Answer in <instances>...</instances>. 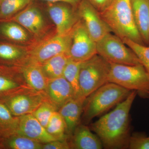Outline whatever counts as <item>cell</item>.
<instances>
[{
  "label": "cell",
  "instance_id": "obj_28",
  "mask_svg": "<svg viewBox=\"0 0 149 149\" xmlns=\"http://www.w3.org/2000/svg\"><path fill=\"white\" fill-rule=\"evenodd\" d=\"M122 40L136 54L149 74V46L141 45L127 38Z\"/></svg>",
  "mask_w": 149,
  "mask_h": 149
},
{
  "label": "cell",
  "instance_id": "obj_31",
  "mask_svg": "<svg viewBox=\"0 0 149 149\" xmlns=\"http://www.w3.org/2000/svg\"><path fill=\"white\" fill-rule=\"evenodd\" d=\"M43 149H69L68 139H58L43 144Z\"/></svg>",
  "mask_w": 149,
  "mask_h": 149
},
{
  "label": "cell",
  "instance_id": "obj_22",
  "mask_svg": "<svg viewBox=\"0 0 149 149\" xmlns=\"http://www.w3.org/2000/svg\"><path fill=\"white\" fill-rule=\"evenodd\" d=\"M6 149H42L43 144L22 135L16 133L2 141Z\"/></svg>",
  "mask_w": 149,
  "mask_h": 149
},
{
  "label": "cell",
  "instance_id": "obj_26",
  "mask_svg": "<svg viewBox=\"0 0 149 149\" xmlns=\"http://www.w3.org/2000/svg\"><path fill=\"white\" fill-rule=\"evenodd\" d=\"M27 85L19 83L8 76L0 74V101L24 87Z\"/></svg>",
  "mask_w": 149,
  "mask_h": 149
},
{
  "label": "cell",
  "instance_id": "obj_15",
  "mask_svg": "<svg viewBox=\"0 0 149 149\" xmlns=\"http://www.w3.org/2000/svg\"><path fill=\"white\" fill-rule=\"evenodd\" d=\"M68 141L70 149H101V141L97 135L93 134L85 124L80 123L74 130Z\"/></svg>",
  "mask_w": 149,
  "mask_h": 149
},
{
  "label": "cell",
  "instance_id": "obj_3",
  "mask_svg": "<svg viewBox=\"0 0 149 149\" xmlns=\"http://www.w3.org/2000/svg\"><path fill=\"white\" fill-rule=\"evenodd\" d=\"M131 91L113 83L102 85L85 99L81 116L82 123L87 125L95 117L117 105Z\"/></svg>",
  "mask_w": 149,
  "mask_h": 149
},
{
  "label": "cell",
  "instance_id": "obj_12",
  "mask_svg": "<svg viewBox=\"0 0 149 149\" xmlns=\"http://www.w3.org/2000/svg\"><path fill=\"white\" fill-rule=\"evenodd\" d=\"M44 93L47 100L58 111L64 104L74 98L72 87L63 76L48 80Z\"/></svg>",
  "mask_w": 149,
  "mask_h": 149
},
{
  "label": "cell",
  "instance_id": "obj_23",
  "mask_svg": "<svg viewBox=\"0 0 149 149\" xmlns=\"http://www.w3.org/2000/svg\"><path fill=\"white\" fill-rule=\"evenodd\" d=\"M0 31L5 37L15 42H24L29 39L28 33L24 27L14 22H5L2 24Z\"/></svg>",
  "mask_w": 149,
  "mask_h": 149
},
{
  "label": "cell",
  "instance_id": "obj_6",
  "mask_svg": "<svg viewBox=\"0 0 149 149\" xmlns=\"http://www.w3.org/2000/svg\"><path fill=\"white\" fill-rule=\"evenodd\" d=\"M97 53L110 63L136 65L141 64L136 54L121 39L111 33L96 43Z\"/></svg>",
  "mask_w": 149,
  "mask_h": 149
},
{
  "label": "cell",
  "instance_id": "obj_25",
  "mask_svg": "<svg viewBox=\"0 0 149 149\" xmlns=\"http://www.w3.org/2000/svg\"><path fill=\"white\" fill-rule=\"evenodd\" d=\"M46 129L48 133L56 139H69L67 134L66 124L63 118L58 111L54 113Z\"/></svg>",
  "mask_w": 149,
  "mask_h": 149
},
{
  "label": "cell",
  "instance_id": "obj_11",
  "mask_svg": "<svg viewBox=\"0 0 149 149\" xmlns=\"http://www.w3.org/2000/svg\"><path fill=\"white\" fill-rule=\"evenodd\" d=\"M65 3H49L48 12L56 26V34L69 33L80 19L77 9Z\"/></svg>",
  "mask_w": 149,
  "mask_h": 149
},
{
  "label": "cell",
  "instance_id": "obj_14",
  "mask_svg": "<svg viewBox=\"0 0 149 149\" xmlns=\"http://www.w3.org/2000/svg\"><path fill=\"white\" fill-rule=\"evenodd\" d=\"M10 20L20 24L35 36L42 35L45 27L42 13L38 8L30 4Z\"/></svg>",
  "mask_w": 149,
  "mask_h": 149
},
{
  "label": "cell",
  "instance_id": "obj_34",
  "mask_svg": "<svg viewBox=\"0 0 149 149\" xmlns=\"http://www.w3.org/2000/svg\"><path fill=\"white\" fill-rule=\"evenodd\" d=\"M6 149V148L2 142H0V149Z\"/></svg>",
  "mask_w": 149,
  "mask_h": 149
},
{
  "label": "cell",
  "instance_id": "obj_8",
  "mask_svg": "<svg viewBox=\"0 0 149 149\" xmlns=\"http://www.w3.org/2000/svg\"><path fill=\"white\" fill-rule=\"evenodd\" d=\"M46 99L44 92L26 87L7 97L3 102L14 116L19 117L32 113Z\"/></svg>",
  "mask_w": 149,
  "mask_h": 149
},
{
  "label": "cell",
  "instance_id": "obj_1",
  "mask_svg": "<svg viewBox=\"0 0 149 149\" xmlns=\"http://www.w3.org/2000/svg\"><path fill=\"white\" fill-rule=\"evenodd\" d=\"M138 93L132 91L112 111L92 123L91 130L101 141L103 148H128L130 138V111Z\"/></svg>",
  "mask_w": 149,
  "mask_h": 149
},
{
  "label": "cell",
  "instance_id": "obj_16",
  "mask_svg": "<svg viewBox=\"0 0 149 149\" xmlns=\"http://www.w3.org/2000/svg\"><path fill=\"white\" fill-rule=\"evenodd\" d=\"M85 99L74 98L64 104L58 110L66 124L67 134L69 139L80 123Z\"/></svg>",
  "mask_w": 149,
  "mask_h": 149
},
{
  "label": "cell",
  "instance_id": "obj_24",
  "mask_svg": "<svg viewBox=\"0 0 149 149\" xmlns=\"http://www.w3.org/2000/svg\"><path fill=\"white\" fill-rule=\"evenodd\" d=\"M32 0H0V19L11 18L31 3Z\"/></svg>",
  "mask_w": 149,
  "mask_h": 149
},
{
  "label": "cell",
  "instance_id": "obj_4",
  "mask_svg": "<svg viewBox=\"0 0 149 149\" xmlns=\"http://www.w3.org/2000/svg\"><path fill=\"white\" fill-rule=\"evenodd\" d=\"M108 83H115L140 95L148 97L149 74L142 64L128 65L111 63Z\"/></svg>",
  "mask_w": 149,
  "mask_h": 149
},
{
  "label": "cell",
  "instance_id": "obj_38",
  "mask_svg": "<svg viewBox=\"0 0 149 149\" xmlns=\"http://www.w3.org/2000/svg\"><path fill=\"white\" fill-rule=\"evenodd\" d=\"M0 6H1V1H0Z\"/></svg>",
  "mask_w": 149,
  "mask_h": 149
},
{
  "label": "cell",
  "instance_id": "obj_13",
  "mask_svg": "<svg viewBox=\"0 0 149 149\" xmlns=\"http://www.w3.org/2000/svg\"><path fill=\"white\" fill-rule=\"evenodd\" d=\"M17 133L42 144L58 140L50 135L32 113L18 117Z\"/></svg>",
  "mask_w": 149,
  "mask_h": 149
},
{
  "label": "cell",
  "instance_id": "obj_27",
  "mask_svg": "<svg viewBox=\"0 0 149 149\" xmlns=\"http://www.w3.org/2000/svg\"><path fill=\"white\" fill-rule=\"evenodd\" d=\"M56 111H58L56 108L46 99L32 114L46 128L52 115Z\"/></svg>",
  "mask_w": 149,
  "mask_h": 149
},
{
  "label": "cell",
  "instance_id": "obj_21",
  "mask_svg": "<svg viewBox=\"0 0 149 149\" xmlns=\"http://www.w3.org/2000/svg\"><path fill=\"white\" fill-rule=\"evenodd\" d=\"M82 63L74 61L70 59L63 72V76L72 87L75 98H85L82 96L79 82V75Z\"/></svg>",
  "mask_w": 149,
  "mask_h": 149
},
{
  "label": "cell",
  "instance_id": "obj_37",
  "mask_svg": "<svg viewBox=\"0 0 149 149\" xmlns=\"http://www.w3.org/2000/svg\"><path fill=\"white\" fill-rule=\"evenodd\" d=\"M148 97H149V93L148 94Z\"/></svg>",
  "mask_w": 149,
  "mask_h": 149
},
{
  "label": "cell",
  "instance_id": "obj_18",
  "mask_svg": "<svg viewBox=\"0 0 149 149\" xmlns=\"http://www.w3.org/2000/svg\"><path fill=\"white\" fill-rule=\"evenodd\" d=\"M22 72L25 83L29 87L39 92H44L48 79L40 65L27 63L22 68Z\"/></svg>",
  "mask_w": 149,
  "mask_h": 149
},
{
  "label": "cell",
  "instance_id": "obj_5",
  "mask_svg": "<svg viewBox=\"0 0 149 149\" xmlns=\"http://www.w3.org/2000/svg\"><path fill=\"white\" fill-rule=\"evenodd\" d=\"M110 68L111 63L98 54L82 63L79 82L84 97L108 83Z\"/></svg>",
  "mask_w": 149,
  "mask_h": 149
},
{
  "label": "cell",
  "instance_id": "obj_32",
  "mask_svg": "<svg viewBox=\"0 0 149 149\" xmlns=\"http://www.w3.org/2000/svg\"><path fill=\"white\" fill-rule=\"evenodd\" d=\"M99 12L101 13L107 9L114 0H88Z\"/></svg>",
  "mask_w": 149,
  "mask_h": 149
},
{
  "label": "cell",
  "instance_id": "obj_36",
  "mask_svg": "<svg viewBox=\"0 0 149 149\" xmlns=\"http://www.w3.org/2000/svg\"><path fill=\"white\" fill-rule=\"evenodd\" d=\"M0 142H2L1 140V139H0Z\"/></svg>",
  "mask_w": 149,
  "mask_h": 149
},
{
  "label": "cell",
  "instance_id": "obj_10",
  "mask_svg": "<svg viewBox=\"0 0 149 149\" xmlns=\"http://www.w3.org/2000/svg\"><path fill=\"white\" fill-rule=\"evenodd\" d=\"M77 9L80 19L85 25L89 35L96 43L105 35L112 32L100 12L88 0H82Z\"/></svg>",
  "mask_w": 149,
  "mask_h": 149
},
{
  "label": "cell",
  "instance_id": "obj_35",
  "mask_svg": "<svg viewBox=\"0 0 149 149\" xmlns=\"http://www.w3.org/2000/svg\"><path fill=\"white\" fill-rule=\"evenodd\" d=\"M148 35L149 37V18L148 20Z\"/></svg>",
  "mask_w": 149,
  "mask_h": 149
},
{
  "label": "cell",
  "instance_id": "obj_30",
  "mask_svg": "<svg viewBox=\"0 0 149 149\" xmlns=\"http://www.w3.org/2000/svg\"><path fill=\"white\" fill-rule=\"evenodd\" d=\"M128 148L149 149V137L141 133H136L130 135Z\"/></svg>",
  "mask_w": 149,
  "mask_h": 149
},
{
  "label": "cell",
  "instance_id": "obj_19",
  "mask_svg": "<svg viewBox=\"0 0 149 149\" xmlns=\"http://www.w3.org/2000/svg\"><path fill=\"white\" fill-rule=\"evenodd\" d=\"M19 118L14 116L4 103L0 101V139L2 142L17 133Z\"/></svg>",
  "mask_w": 149,
  "mask_h": 149
},
{
  "label": "cell",
  "instance_id": "obj_2",
  "mask_svg": "<svg viewBox=\"0 0 149 149\" xmlns=\"http://www.w3.org/2000/svg\"><path fill=\"white\" fill-rule=\"evenodd\" d=\"M100 13L112 33L122 40L127 38L145 45L135 23L130 0H114L107 9Z\"/></svg>",
  "mask_w": 149,
  "mask_h": 149
},
{
  "label": "cell",
  "instance_id": "obj_33",
  "mask_svg": "<svg viewBox=\"0 0 149 149\" xmlns=\"http://www.w3.org/2000/svg\"><path fill=\"white\" fill-rule=\"evenodd\" d=\"M45 1L50 3H65L69 4L74 7L77 8V6L82 0H40Z\"/></svg>",
  "mask_w": 149,
  "mask_h": 149
},
{
  "label": "cell",
  "instance_id": "obj_9",
  "mask_svg": "<svg viewBox=\"0 0 149 149\" xmlns=\"http://www.w3.org/2000/svg\"><path fill=\"white\" fill-rule=\"evenodd\" d=\"M97 54L96 42L80 18L72 29V42L68 55L72 61L83 62Z\"/></svg>",
  "mask_w": 149,
  "mask_h": 149
},
{
  "label": "cell",
  "instance_id": "obj_17",
  "mask_svg": "<svg viewBox=\"0 0 149 149\" xmlns=\"http://www.w3.org/2000/svg\"><path fill=\"white\" fill-rule=\"evenodd\" d=\"M134 20L144 44L149 46V0H130Z\"/></svg>",
  "mask_w": 149,
  "mask_h": 149
},
{
  "label": "cell",
  "instance_id": "obj_29",
  "mask_svg": "<svg viewBox=\"0 0 149 149\" xmlns=\"http://www.w3.org/2000/svg\"><path fill=\"white\" fill-rule=\"evenodd\" d=\"M24 51L17 46L7 44H0V58L12 61L24 56Z\"/></svg>",
  "mask_w": 149,
  "mask_h": 149
},
{
  "label": "cell",
  "instance_id": "obj_20",
  "mask_svg": "<svg viewBox=\"0 0 149 149\" xmlns=\"http://www.w3.org/2000/svg\"><path fill=\"white\" fill-rule=\"evenodd\" d=\"M70 58L67 54H60L53 57L40 65L49 80L63 76L65 66Z\"/></svg>",
  "mask_w": 149,
  "mask_h": 149
},
{
  "label": "cell",
  "instance_id": "obj_7",
  "mask_svg": "<svg viewBox=\"0 0 149 149\" xmlns=\"http://www.w3.org/2000/svg\"><path fill=\"white\" fill-rule=\"evenodd\" d=\"M72 31L63 35L56 34L35 46L29 51L27 63L41 65L54 56L68 54L72 42Z\"/></svg>",
  "mask_w": 149,
  "mask_h": 149
}]
</instances>
